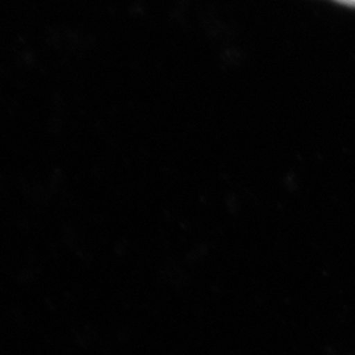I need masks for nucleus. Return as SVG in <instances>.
I'll use <instances>...</instances> for the list:
<instances>
[{
  "label": "nucleus",
  "mask_w": 355,
  "mask_h": 355,
  "mask_svg": "<svg viewBox=\"0 0 355 355\" xmlns=\"http://www.w3.org/2000/svg\"><path fill=\"white\" fill-rule=\"evenodd\" d=\"M334 1H338L341 4L349 6V7H354L355 8V0H334Z\"/></svg>",
  "instance_id": "nucleus-1"
}]
</instances>
